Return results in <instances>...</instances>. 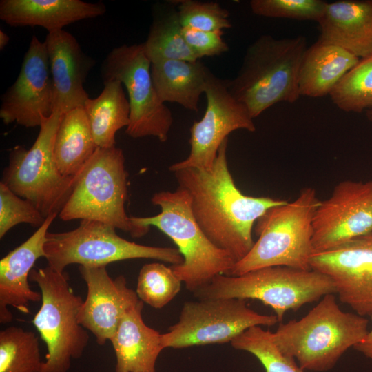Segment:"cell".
I'll use <instances>...</instances> for the list:
<instances>
[{"label": "cell", "mask_w": 372, "mask_h": 372, "mask_svg": "<svg viewBox=\"0 0 372 372\" xmlns=\"http://www.w3.org/2000/svg\"><path fill=\"white\" fill-rule=\"evenodd\" d=\"M368 324L365 317L343 311L331 293L300 319L280 323L272 336L281 352L304 371L324 372L365 338Z\"/></svg>", "instance_id": "obj_2"}, {"label": "cell", "mask_w": 372, "mask_h": 372, "mask_svg": "<svg viewBox=\"0 0 372 372\" xmlns=\"http://www.w3.org/2000/svg\"><path fill=\"white\" fill-rule=\"evenodd\" d=\"M181 283L171 267L152 262L141 269L136 292L143 302L154 309H161L179 293Z\"/></svg>", "instance_id": "obj_31"}, {"label": "cell", "mask_w": 372, "mask_h": 372, "mask_svg": "<svg viewBox=\"0 0 372 372\" xmlns=\"http://www.w3.org/2000/svg\"><path fill=\"white\" fill-rule=\"evenodd\" d=\"M227 143L226 138L221 144L211 169L187 168L174 174L178 187L188 192L193 215L205 236L236 263L254 244L252 229L256 220L287 200L243 194L228 167Z\"/></svg>", "instance_id": "obj_1"}, {"label": "cell", "mask_w": 372, "mask_h": 372, "mask_svg": "<svg viewBox=\"0 0 372 372\" xmlns=\"http://www.w3.org/2000/svg\"><path fill=\"white\" fill-rule=\"evenodd\" d=\"M310 265L332 280L341 302L360 316H372V231L313 254Z\"/></svg>", "instance_id": "obj_16"}, {"label": "cell", "mask_w": 372, "mask_h": 372, "mask_svg": "<svg viewBox=\"0 0 372 372\" xmlns=\"http://www.w3.org/2000/svg\"><path fill=\"white\" fill-rule=\"evenodd\" d=\"M313 254L372 231V179L343 180L320 201L313 218Z\"/></svg>", "instance_id": "obj_14"}, {"label": "cell", "mask_w": 372, "mask_h": 372, "mask_svg": "<svg viewBox=\"0 0 372 372\" xmlns=\"http://www.w3.org/2000/svg\"><path fill=\"white\" fill-rule=\"evenodd\" d=\"M10 41L9 36L4 32L2 30H0V50H2L8 44Z\"/></svg>", "instance_id": "obj_37"}, {"label": "cell", "mask_w": 372, "mask_h": 372, "mask_svg": "<svg viewBox=\"0 0 372 372\" xmlns=\"http://www.w3.org/2000/svg\"><path fill=\"white\" fill-rule=\"evenodd\" d=\"M151 62L143 43L113 48L101 65L103 83L117 80L125 87L130 107L126 134L138 138L154 136L165 142L173 123L169 108L156 93L151 76Z\"/></svg>", "instance_id": "obj_11"}, {"label": "cell", "mask_w": 372, "mask_h": 372, "mask_svg": "<svg viewBox=\"0 0 372 372\" xmlns=\"http://www.w3.org/2000/svg\"><path fill=\"white\" fill-rule=\"evenodd\" d=\"M371 318L372 320V316ZM353 348L372 360V326L365 338Z\"/></svg>", "instance_id": "obj_36"}, {"label": "cell", "mask_w": 372, "mask_h": 372, "mask_svg": "<svg viewBox=\"0 0 372 372\" xmlns=\"http://www.w3.org/2000/svg\"><path fill=\"white\" fill-rule=\"evenodd\" d=\"M320 201L316 190L307 187L293 201L267 210L255 223L258 240L247 256L234 265L229 276L273 266L311 269L312 223Z\"/></svg>", "instance_id": "obj_5"}, {"label": "cell", "mask_w": 372, "mask_h": 372, "mask_svg": "<svg viewBox=\"0 0 372 372\" xmlns=\"http://www.w3.org/2000/svg\"><path fill=\"white\" fill-rule=\"evenodd\" d=\"M29 280L41 290V305L32 322L47 348L39 372H68L72 359L80 358L89 341L79 322L83 302L71 288L67 272L48 266L32 269Z\"/></svg>", "instance_id": "obj_8"}, {"label": "cell", "mask_w": 372, "mask_h": 372, "mask_svg": "<svg viewBox=\"0 0 372 372\" xmlns=\"http://www.w3.org/2000/svg\"><path fill=\"white\" fill-rule=\"evenodd\" d=\"M175 2L183 28L217 31L231 27L229 12L218 2L196 0Z\"/></svg>", "instance_id": "obj_32"}, {"label": "cell", "mask_w": 372, "mask_h": 372, "mask_svg": "<svg viewBox=\"0 0 372 372\" xmlns=\"http://www.w3.org/2000/svg\"><path fill=\"white\" fill-rule=\"evenodd\" d=\"M183 37L190 50L200 60L205 56L220 55L229 50L223 39V30L202 31L183 28Z\"/></svg>", "instance_id": "obj_35"}, {"label": "cell", "mask_w": 372, "mask_h": 372, "mask_svg": "<svg viewBox=\"0 0 372 372\" xmlns=\"http://www.w3.org/2000/svg\"><path fill=\"white\" fill-rule=\"evenodd\" d=\"M151 202L160 207L158 214L130 219L139 227H157L176 244L183 262L170 267L189 291L194 293L217 275H230L235 260L205 236L193 215L185 189L178 187L175 191L156 192Z\"/></svg>", "instance_id": "obj_4"}, {"label": "cell", "mask_w": 372, "mask_h": 372, "mask_svg": "<svg viewBox=\"0 0 372 372\" xmlns=\"http://www.w3.org/2000/svg\"><path fill=\"white\" fill-rule=\"evenodd\" d=\"M58 215L46 218L43 224L25 242L0 260V322L13 319L11 306L23 313L30 312L29 302L41 301V294L29 285V276L36 261L45 256L44 246L50 225Z\"/></svg>", "instance_id": "obj_19"}, {"label": "cell", "mask_w": 372, "mask_h": 372, "mask_svg": "<svg viewBox=\"0 0 372 372\" xmlns=\"http://www.w3.org/2000/svg\"><path fill=\"white\" fill-rule=\"evenodd\" d=\"M96 149L84 107L63 114L53 147L59 172L68 177L79 175Z\"/></svg>", "instance_id": "obj_25"}, {"label": "cell", "mask_w": 372, "mask_h": 372, "mask_svg": "<svg viewBox=\"0 0 372 372\" xmlns=\"http://www.w3.org/2000/svg\"><path fill=\"white\" fill-rule=\"evenodd\" d=\"M318 23V41L342 48L360 59L372 55V0L327 3Z\"/></svg>", "instance_id": "obj_20"}, {"label": "cell", "mask_w": 372, "mask_h": 372, "mask_svg": "<svg viewBox=\"0 0 372 372\" xmlns=\"http://www.w3.org/2000/svg\"><path fill=\"white\" fill-rule=\"evenodd\" d=\"M79 272L87 292L79 322L94 335L98 344L103 345L111 340L124 314L141 300L127 287L124 276L112 279L106 266H80Z\"/></svg>", "instance_id": "obj_17"}, {"label": "cell", "mask_w": 372, "mask_h": 372, "mask_svg": "<svg viewBox=\"0 0 372 372\" xmlns=\"http://www.w3.org/2000/svg\"><path fill=\"white\" fill-rule=\"evenodd\" d=\"M278 322L276 315L260 314L243 299L189 301L184 303L178 322L161 334V342L164 349L231 342L250 327Z\"/></svg>", "instance_id": "obj_12"}, {"label": "cell", "mask_w": 372, "mask_h": 372, "mask_svg": "<svg viewBox=\"0 0 372 372\" xmlns=\"http://www.w3.org/2000/svg\"><path fill=\"white\" fill-rule=\"evenodd\" d=\"M307 48L304 36L277 39L262 34L251 43L230 93L254 118L272 105L294 103L300 97L299 72Z\"/></svg>", "instance_id": "obj_3"}, {"label": "cell", "mask_w": 372, "mask_h": 372, "mask_svg": "<svg viewBox=\"0 0 372 372\" xmlns=\"http://www.w3.org/2000/svg\"><path fill=\"white\" fill-rule=\"evenodd\" d=\"M114 227L98 221L82 220L75 229L50 232L44 249L48 266L58 272L67 266H107L112 262L149 258L171 263L183 262L177 248L153 247L130 242L119 236Z\"/></svg>", "instance_id": "obj_10"}, {"label": "cell", "mask_w": 372, "mask_h": 372, "mask_svg": "<svg viewBox=\"0 0 372 372\" xmlns=\"http://www.w3.org/2000/svg\"><path fill=\"white\" fill-rule=\"evenodd\" d=\"M327 3L322 0H251L249 6L258 16L318 22Z\"/></svg>", "instance_id": "obj_33"}, {"label": "cell", "mask_w": 372, "mask_h": 372, "mask_svg": "<svg viewBox=\"0 0 372 372\" xmlns=\"http://www.w3.org/2000/svg\"><path fill=\"white\" fill-rule=\"evenodd\" d=\"M106 6L81 0H1L0 19L12 27L40 26L48 32L102 16Z\"/></svg>", "instance_id": "obj_21"}, {"label": "cell", "mask_w": 372, "mask_h": 372, "mask_svg": "<svg viewBox=\"0 0 372 372\" xmlns=\"http://www.w3.org/2000/svg\"><path fill=\"white\" fill-rule=\"evenodd\" d=\"M104 88L95 99L84 105L96 145L99 148L115 146V136L130 123V107L123 84L117 80L103 83Z\"/></svg>", "instance_id": "obj_26"}, {"label": "cell", "mask_w": 372, "mask_h": 372, "mask_svg": "<svg viewBox=\"0 0 372 372\" xmlns=\"http://www.w3.org/2000/svg\"><path fill=\"white\" fill-rule=\"evenodd\" d=\"M207 105L203 118L190 127L189 154L169 170L196 168L209 170L221 144L237 130L254 132L256 126L246 107L230 93L227 80L210 72L205 90Z\"/></svg>", "instance_id": "obj_13"}, {"label": "cell", "mask_w": 372, "mask_h": 372, "mask_svg": "<svg viewBox=\"0 0 372 372\" xmlns=\"http://www.w3.org/2000/svg\"><path fill=\"white\" fill-rule=\"evenodd\" d=\"M0 118L25 127H40L54 112V86L46 45L32 36L14 83L1 96Z\"/></svg>", "instance_id": "obj_15"}, {"label": "cell", "mask_w": 372, "mask_h": 372, "mask_svg": "<svg viewBox=\"0 0 372 372\" xmlns=\"http://www.w3.org/2000/svg\"><path fill=\"white\" fill-rule=\"evenodd\" d=\"M42 362L34 332L14 326L0 331V372H39Z\"/></svg>", "instance_id": "obj_28"}, {"label": "cell", "mask_w": 372, "mask_h": 372, "mask_svg": "<svg viewBox=\"0 0 372 372\" xmlns=\"http://www.w3.org/2000/svg\"><path fill=\"white\" fill-rule=\"evenodd\" d=\"M54 86V112L61 114L83 107L89 95L83 87L96 61L64 30L48 32L45 41Z\"/></svg>", "instance_id": "obj_18"}, {"label": "cell", "mask_w": 372, "mask_h": 372, "mask_svg": "<svg viewBox=\"0 0 372 372\" xmlns=\"http://www.w3.org/2000/svg\"><path fill=\"white\" fill-rule=\"evenodd\" d=\"M335 293L332 280L313 269L273 266L240 276L217 275L194 293L199 300L238 298L258 300L269 306L281 322L286 312Z\"/></svg>", "instance_id": "obj_7"}, {"label": "cell", "mask_w": 372, "mask_h": 372, "mask_svg": "<svg viewBox=\"0 0 372 372\" xmlns=\"http://www.w3.org/2000/svg\"><path fill=\"white\" fill-rule=\"evenodd\" d=\"M360 60L347 50L317 41L308 48L299 72L300 96L329 95L342 78Z\"/></svg>", "instance_id": "obj_24"}, {"label": "cell", "mask_w": 372, "mask_h": 372, "mask_svg": "<svg viewBox=\"0 0 372 372\" xmlns=\"http://www.w3.org/2000/svg\"><path fill=\"white\" fill-rule=\"evenodd\" d=\"M210 72L200 60L163 59L151 64V76L160 100L194 112L198 110Z\"/></svg>", "instance_id": "obj_23"}, {"label": "cell", "mask_w": 372, "mask_h": 372, "mask_svg": "<svg viewBox=\"0 0 372 372\" xmlns=\"http://www.w3.org/2000/svg\"><path fill=\"white\" fill-rule=\"evenodd\" d=\"M128 174L121 148L97 147L80 172L59 217L98 221L140 238L149 227L134 225L125 211Z\"/></svg>", "instance_id": "obj_6"}, {"label": "cell", "mask_w": 372, "mask_h": 372, "mask_svg": "<svg viewBox=\"0 0 372 372\" xmlns=\"http://www.w3.org/2000/svg\"><path fill=\"white\" fill-rule=\"evenodd\" d=\"M143 302L122 317L110 340L116 355L115 372H155L157 358L164 347L161 334L145 324Z\"/></svg>", "instance_id": "obj_22"}, {"label": "cell", "mask_w": 372, "mask_h": 372, "mask_svg": "<svg viewBox=\"0 0 372 372\" xmlns=\"http://www.w3.org/2000/svg\"><path fill=\"white\" fill-rule=\"evenodd\" d=\"M333 103L347 112L372 110V55L362 59L329 94Z\"/></svg>", "instance_id": "obj_29"}, {"label": "cell", "mask_w": 372, "mask_h": 372, "mask_svg": "<svg viewBox=\"0 0 372 372\" xmlns=\"http://www.w3.org/2000/svg\"><path fill=\"white\" fill-rule=\"evenodd\" d=\"M45 219L31 202L0 182V238L19 224L27 223L39 228Z\"/></svg>", "instance_id": "obj_34"}, {"label": "cell", "mask_w": 372, "mask_h": 372, "mask_svg": "<svg viewBox=\"0 0 372 372\" xmlns=\"http://www.w3.org/2000/svg\"><path fill=\"white\" fill-rule=\"evenodd\" d=\"M62 116L54 112L50 117L43 118L30 149L17 145L10 149L8 165L1 180L14 194L31 202L45 218L59 216L79 176L62 175L54 159V143Z\"/></svg>", "instance_id": "obj_9"}, {"label": "cell", "mask_w": 372, "mask_h": 372, "mask_svg": "<svg viewBox=\"0 0 372 372\" xmlns=\"http://www.w3.org/2000/svg\"><path fill=\"white\" fill-rule=\"evenodd\" d=\"M143 43L151 63L163 59L199 60L183 37L175 1L153 6L152 22L147 39Z\"/></svg>", "instance_id": "obj_27"}, {"label": "cell", "mask_w": 372, "mask_h": 372, "mask_svg": "<svg viewBox=\"0 0 372 372\" xmlns=\"http://www.w3.org/2000/svg\"><path fill=\"white\" fill-rule=\"evenodd\" d=\"M366 116L367 119L372 123V110L366 111Z\"/></svg>", "instance_id": "obj_38"}, {"label": "cell", "mask_w": 372, "mask_h": 372, "mask_svg": "<svg viewBox=\"0 0 372 372\" xmlns=\"http://www.w3.org/2000/svg\"><path fill=\"white\" fill-rule=\"evenodd\" d=\"M272 334L261 326H254L236 337L231 344L236 349L254 355L265 372H304L293 358L281 352Z\"/></svg>", "instance_id": "obj_30"}]
</instances>
